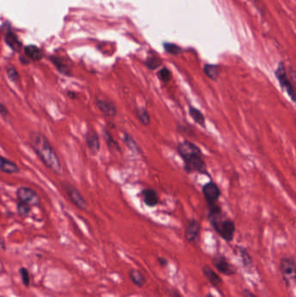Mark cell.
Here are the masks:
<instances>
[{"instance_id":"6da1fadb","label":"cell","mask_w":296,"mask_h":297,"mask_svg":"<svg viewBox=\"0 0 296 297\" xmlns=\"http://www.w3.org/2000/svg\"><path fill=\"white\" fill-rule=\"evenodd\" d=\"M176 151L183 161L186 173H199L201 175L210 176L204 154L196 144L189 140H183L177 144Z\"/></svg>"},{"instance_id":"7a4b0ae2","label":"cell","mask_w":296,"mask_h":297,"mask_svg":"<svg viewBox=\"0 0 296 297\" xmlns=\"http://www.w3.org/2000/svg\"><path fill=\"white\" fill-rule=\"evenodd\" d=\"M30 144L47 168L56 174H62V165L56 151L46 136L39 131H32L29 136Z\"/></svg>"},{"instance_id":"3957f363","label":"cell","mask_w":296,"mask_h":297,"mask_svg":"<svg viewBox=\"0 0 296 297\" xmlns=\"http://www.w3.org/2000/svg\"><path fill=\"white\" fill-rule=\"evenodd\" d=\"M207 217L214 231L227 243L234 240L236 227L235 222L231 219L226 218L221 206L218 204L207 205Z\"/></svg>"},{"instance_id":"277c9868","label":"cell","mask_w":296,"mask_h":297,"mask_svg":"<svg viewBox=\"0 0 296 297\" xmlns=\"http://www.w3.org/2000/svg\"><path fill=\"white\" fill-rule=\"evenodd\" d=\"M279 269L286 286L290 288L296 283V261L294 256L281 258Z\"/></svg>"},{"instance_id":"5b68a950","label":"cell","mask_w":296,"mask_h":297,"mask_svg":"<svg viewBox=\"0 0 296 297\" xmlns=\"http://www.w3.org/2000/svg\"><path fill=\"white\" fill-rule=\"evenodd\" d=\"M275 75L276 79L278 80L279 85L281 86L282 90L286 91L288 96L290 97L292 102H296V91L295 88L292 85V83L289 79V76L287 74L285 65L281 62L277 66V69L275 71Z\"/></svg>"},{"instance_id":"8992f818","label":"cell","mask_w":296,"mask_h":297,"mask_svg":"<svg viewBox=\"0 0 296 297\" xmlns=\"http://www.w3.org/2000/svg\"><path fill=\"white\" fill-rule=\"evenodd\" d=\"M212 263L218 272L221 273L223 276H233L237 272L236 267L223 255H214L212 258Z\"/></svg>"},{"instance_id":"52a82bcc","label":"cell","mask_w":296,"mask_h":297,"mask_svg":"<svg viewBox=\"0 0 296 297\" xmlns=\"http://www.w3.org/2000/svg\"><path fill=\"white\" fill-rule=\"evenodd\" d=\"M16 196L19 203L27 204L31 207L40 206L41 200L37 192L28 188V187H20L16 191Z\"/></svg>"},{"instance_id":"ba28073f","label":"cell","mask_w":296,"mask_h":297,"mask_svg":"<svg viewBox=\"0 0 296 297\" xmlns=\"http://www.w3.org/2000/svg\"><path fill=\"white\" fill-rule=\"evenodd\" d=\"M63 188L72 204L80 210L83 211L86 210L87 202L83 197L82 194L79 192V190L74 185H72V183L68 182H64L63 183Z\"/></svg>"},{"instance_id":"9c48e42d","label":"cell","mask_w":296,"mask_h":297,"mask_svg":"<svg viewBox=\"0 0 296 297\" xmlns=\"http://www.w3.org/2000/svg\"><path fill=\"white\" fill-rule=\"evenodd\" d=\"M201 224L198 220L189 219L185 226L184 236L189 244H197L200 238Z\"/></svg>"},{"instance_id":"30bf717a","label":"cell","mask_w":296,"mask_h":297,"mask_svg":"<svg viewBox=\"0 0 296 297\" xmlns=\"http://www.w3.org/2000/svg\"><path fill=\"white\" fill-rule=\"evenodd\" d=\"M203 194L207 204H217L221 197V192L217 184L210 181L203 187Z\"/></svg>"},{"instance_id":"8fae6325","label":"cell","mask_w":296,"mask_h":297,"mask_svg":"<svg viewBox=\"0 0 296 297\" xmlns=\"http://www.w3.org/2000/svg\"><path fill=\"white\" fill-rule=\"evenodd\" d=\"M202 272L204 277L208 280V282L211 283V286L214 287V289L221 290V287L223 284V280L210 265L204 264L202 268Z\"/></svg>"},{"instance_id":"7c38bea8","label":"cell","mask_w":296,"mask_h":297,"mask_svg":"<svg viewBox=\"0 0 296 297\" xmlns=\"http://www.w3.org/2000/svg\"><path fill=\"white\" fill-rule=\"evenodd\" d=\"M85 142L89 151L96 155L100 151L101 143L99 136L94 129H89L85 134Z\"/></svg>"},{"instance_id":"4fadbf2b","label":"cell","mask_w":296,"mask_h":297,"mask_svg":"<svg viewBox=\"0 0 296 297\" xmlns=\"http://www.w3.org/2000/svg\"><path fill=\"white\" fill-rule=\"evenodd\" d=\"M96 107L98 110L108 118H113L117 113L118 110L113 102L109 100H104V99H97L96 102Z\"/></svg>"},{"instance_id":"5bb4252c","label":"cell","mask_w":296,"mask_h":297,"mask_svg":"<svg viewBox=\"0 0 296 297\" xmlns=\"http://www.w3.org/2000/svg\"><path fill=\"white\" fill-rule=\"evenodd\" d=\"M141 194L143 196V203L147 207H156L159 204V198H158L157 190L151 188H145L142 190Z\"/></svg>"},{"instance_id":"9a60e30c","label":"cell","mask_w":296,"mask_h":297,"mask_svg":"<svg viewBox=\"0 0 296 297\" xmlns=\"http://www.w3.org/2000/svg\"><path fill=\"white\" fill-rule=\"evenodd\" d=\"M236 250H237L238 255L241 258L243 267L247 269V271L252 270L254 269V260L251 255L250 254V252L248 251L246 248L243 247V246H237Z\"/></svg>"},{"instance_id":"2e32d148","label":"cell","mask_w":296,"mask_h":297,"mask_svg":"<svg viewBox=\"0 0 296 297\" xmlns=\"http://www.w3.org/2000/svg\"><path fill=\"white\" fill-rule=\"evenodd\" d=\"M0 171L6 174H16L20 171V169L13 162L0 156Z\"/></svg>"},{"instance_id":"e0dca14e","label":"cell","mask_w":296,"mask_h":297,"mask_svg":"<svg viewBox=\"0 0 296 297\" xmlns=\"http://www.w3.org/2000/svg\"><path fill=\"white\" fill-rule=\"evenodd\" d=\"M128 277L133 284L137 288H143L147 283V279L139 269H132L128 271Z\"/></svg>"},{"instance_id":"ac0fdd59","label":"cell","mask_w":296,"mask_h":297,"mask_svg":"<svg viewBox=\"0 0 296 297\" xmlns=\"http://www.w3.org/2000/svg\"><path fill=\"white\" fill-rule=\"evenodd\" d=\"M189 114L190 118L194 120V122L202 126L204 129L206 128V118L200 110L196 109L194 106H189Z\"/></svg>"},{"instance_id":"d6986e66","label":"cell","mask_w":296,"mask_h":297,"mask_svg":"<svg viewBox=\"0 0 296 297\" xmlns=\"http://www.w3.org/2000/svg\"><path fill=\"white\" fill-rule=\"evenodd\" d=\"M123 141H124L125 145L128 147V150L132 151L133 153H135V154H141L142 153V151H141V149L138 146L137 143L133 138L132 136H130L128 133H125L124 134Z\"/></svg>"},{"instance_id":"ffe728a7","label":"cell","mask_w":296,"mask_h":297,"mask_svg":"<svg viewBox=\"0 0 296 297\" xmlns=\"http://www.w3.org/2000/svg\"><path fill=\"white\" fill-rule=\"evenodd\" d=\"M25 53L29 58L34 61H39L43 57L42 51L36 45H27L25 48Z\"/></svg>"},{"instance_id":"44dd1931","label":"cell","mask_w":296,"mask_h":297,"mask_svg":"<svg viewBox=\"0 0 296 297\" xmlns=\"http://www.w3.org/2000/svg\"><path fill=\"white\" fill-rule=\"evenodd\" d=\"M204 71L209 79H211L213 81H217L221 70L218 65L208 64L204 65Z\"/></svg>"},{"instance_id":"7402d4cb","label":"cell","mask_w":296,"mask_h":297,"mask_svg":"<svg viewBox=\"0 0 296 297\" xmlns=\"http://www.w3.org/2000/svg\"><path fill=\"white\" fill-rule=\"evenodd\" d=\"M103 134H104V138L106 142L108 148L111 151H121V148L119 146L118 142L113 138V136H111V132L107 129H104Z\"/></svg>"},{"instance_id":"603a6c76","label":"cell","mask_w":296,"mask_h":297,"mask_svg":"<svg viewBox=\"0 0 296 297\" xmlns=\"http://www.w3.org/2000/svg\"><path fill=\"white\" fill-rule=\"evenodd\" d=\"M136 116L140 122L144 126H148L150 124V116L149 112L144 107H136Z\"/></svg>"},{"instance_id":"cb8c5ba5","label":"cell","mask_w":296,"mask_h":297,"mask_svg":"<svg viewBox=\"0 0 296 297\" xmlns=\"http://www.w3.org/2000/svg\"><path fill=\"white\" fill-rule=\"evenodd\" d=\"M5 41H6L8 45L11 47V49L15 50V51H19V50H21V42H20V41L18 40V38L15 36V35H13L12 33H9V34L6 35Z\"/></svg>"},{"instance_id":"d4e9b609","label":"cell","mask_w":296,"mask_h":297,"mask_svg":"<svg viewBox=\"0 0 296 297\" xmlns=\"http://www.w3.org/2000/svg\"><path fill=\"white\" fill-rule=\"evenodd\" d=\"M51 61L53 63L54 65L57 67V70L65 76H71V71L70 69L67 67V65L64 64V62L61 60L60 58L58 57H51Z\"/></svg>"},{"instance_id":"484cf974","label":"cell","mask_w":296,"mask_h":297,"mask_svg":"<svg viewBox=\"0 0 296 297\" xmlns=\"http://www.w3.org/2000/svg\"><path fill=\"white\" fill-rule=\"evenodd\" d=\"M18 272H19V275H20V277H21V281L23 284H24L26 288L30 287V284H31V275H30L28 269L23 267V268H20V269H19Z\"/></svg>"},{"instance_id":"4316f807","label":"cell","mask_w":296,"mask_h":297,"mask_svg":"<svg viewBox=\"0 0 296 297\" xmlns=\"http://www.w3.org/2000/svg\"><path fill=\"white\" fill-rule=\"evenodd\" d=\"M157 77L159 78L162 82L169 83L171 80V72L168 68L164 67L157 72Z\"/></svg>"},{"instance_id":"83f0119b","label":"cell","mask_w":296,"mask_h":297,"mask_svg":"<svg viewBox=\"0 0 296 297\" xmlns=\"http://www.w3.org/2000/svg\"><path fill=\"white\" fill-rule=\"evenodd\" d=\"M145 65H146L148 68L150 70H156L161 65H162V62L160 59L157 57H149L147 58L146 62H145Z\"/></svg>"},{"instance_id":"f1b7e54d","label":"cell","mask_w":296,"mask_h":297,"mask_svg":"<svg viewBox=\"0 0 296 297\" xmlns=\"http://www.w3.org/2000/svg\"><path fill=\"white\" fill-rule=\"evenodd\" d=\"M31 210H32L31 206L18 202V206H17V211H18V215H20L21 217L28 216L30 212H31Z\"/></svg>"},{"instance_id":"f546056e","label":"cell","mask_w":296,"mask_h":297,"mask_svg":"<svg viewBox=\"0 0 296 297\" xmlns=\"http://www.w3.org/2000/svg\"><path fill=\"white\" fill-rule=\"evenodd\" d=\"M7 76L11 82L17 83L19 80V74L18 71L13 67L7 69Z\"/></svg>"},{"instance_id":"4dcf8cb0","label":"cell","mask_w":296,"mask_h":297,"mask_svg":"<svg viewBox=\"0 0 296 297\" xmlns=\"http://www.w3.org/2000/svg\"><path fill=\"white\" fill-rule=\"evenodd\" d=\"M164 49L166 50L167 52L172 54V55H177V54L181 52L180 47L176 46V45L173 44V43H165L164 44Z\"/></svg>"},{"instance_id":"1f68e13d","label":"cell","mask_w":296,"mask_h":297,"mask_svg":"<svg viewBox=\"0 0 296 297\" xmlns=\"http://www.w3.org/2000/svg\"><path fill=\"white\" fill-rule=\"evenodd\" d=\"M0 116L5 120L9 117V111H8L7 108L5 107V105L2 103H0Z\"/></svg>"},{"instance_id":"d6a6232c","label":"cell","mask_w":296,"mask_h":297,"mask_svg":"<svg viewBox=\"0 0 296 297\" xmlns=\"http://www.w3.org/2000/svg\"><path fill=\"white\" fill-rule=\"evenodd\" d=\"M157 262H158V264H159L161 268H167L169 264L168 259L164 257V256H159V257H157Z\"/></svg>"},{"instance_id":"836d02e7","label":"cell","mask_w":296,"mask_h":297,"mask_svg":"<svg viewBox=\"0 0 296 297\" xmlns=\"http://www.w3.org/2000/svg\"><path fill=\"white\" fill-rule=\"evenodd\" d=\"M242 296H243V297H258L255 294L253 293L249 289H243V291H242Z\"/></svg>"},{"instance_id":"e575fe53","label":"cell","mask_w":296,"mask_h":297,"mask_svg":"<svg viewBox=\"0 0 296 297\" xmlns=\"http://www.w3.org/2000/svg\"><path fill=\"white\" fill-rule=\"evenodd\" d=\"M170 297H183L176 290H170L169 291Z\"/></svg>"},{"instance_id":"d590c367","label":"cell","mask_w":296,"mask_h":297,"mask_svg":"<svg viewBox=\"0 0 296 297\" xmlns=\"http://www.w3.org/2000/svg\"><path fill=\"white\" fill-rule=\"evenodd\" d=\"M205 297H214V295H212V294H211V293H208L207 295H206V296H205Z\"/></svg>"}]
</instances>
